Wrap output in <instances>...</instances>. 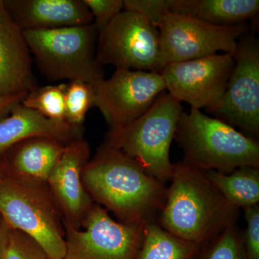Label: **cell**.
Masks as SVG:
<instances>
[{
	"label": "cell",
	"instance_id": "cell-1",
	"mask_svg": "<svg viewBox=\"0 0 259 259\" xmlns=\"http://www.w3.org/2000/svg\"><path fill=\"white\" fill-rule=\"evenodd\" d=\"M81 179L93 202L113 213L118 222L143 226L158 222L166 185L117 148L104 142L83 168Z\"/></svg>",
	"mask_w": 259,
	"mask_h": 259
},
{
	"label": "cell",
	"instance_id": "cell-2",
	"mask_svg": "<svg viewBox=\"0 0 259 259\" xmlns=\"http://www.w3.org/2000/svg\"><path fill=\"white\" fill-rule=\"evenodd\" d=\"M170 181L158 220L163 229L206 246L236 223L239 209L226 200L207 172L182 161L174 163Z\"/></svg>",
	"mask_w": 259,
	"mask_h": 259
},
{
	"label": "cell",
	"instance_id": "cell-3",
	"mask_svg": "<svg viewBox=\"0 0 259 259\" xmlns=\"http://www.w3.org/2000/svg\"><path fill=\"white\" fill-rule=\"evenodd\" d=\"M175 139L183 150V161L202 171L229 173L240 167H259L256 140L197 109L182 112Z\"/></svg>",
	"mask_w": 259,
	"mask_h": 259
},
{
	"label": "cell",
	"instance_id": "cell-4",
	"mask_svg": "<svg viewBox=\"0 0 259 259\" xmlns=\"http://www.w3.org/2000/svg\"><path fill=\"white\" fill-rule=\"evenodd\" d=\"M182 112L181 102L164 92L137 120L125 127L110 130L105 143L125 153L149 176L165 184L173 174L170 148Z\"/></svg>",
	"mask_w": 259,
	"mask_h": 259
},
{
	"label": "cell",
	"instance_id": "cell-5",
	"mask_svg": "<svg viewBox=\"0 0 259 259\" xmlns=\"http://www.w3.org/2000/svg\"><path fill=\"white\" fill-rule=\"evenodd\" d=\"M0 215L10 229L36 241L51 259H64L63 216L47 183L5 175L0 180Z\"/></svg>",
	"mask_w": 259,
	"mask_h": 259
},
{
	"label": "cell",
	"instance_id": "cell-6",
	"mask_svg": "<svg viewBox=\"0 0 259 259\" xmlns=\"http://www.w3.org/2000/svg\"><path fill=\"white\" fill-rule=\"evenodd\" d=\"M23 33L37 67L48 79L94 84L105 79L103 66L96 59L99 34L93 23Z\"/></svg>",
	"mask_w": 259,
	"mask_h": 259
},
{
	"label": "cell",
	"instance_id": "cell-7",
	"mask_svg": "<svg viewBox=\"0 0 259 259\" xmlns=\"http://www.w3.org/2000/svg\"><path fill=\"white\" fill-rule=\"evenodd\" d=\"M248 28L246 23L215 26L186 15L168 13L158 28L161 71L167 65L214 55L218 51L233 54Z\"/></svg>",
	"mask_w": 259,
	"mask_h": 259
},
{
	"label": "cell",
	"instance_id": "cell-8",
	"mask_svg": "<svg viewBox=\"0 0 259 259\" xmlns=\"http://www.w3.org/2000/svg\"><path fill=\"white\" fill-rule=\"evenodd\" d=\"M96 59L102 66L161 73L158 29L142 15L123 10L99 34Z\"/></svg>",
	"mask_w": 259,
	"mask_h": 259
},
{
	"label": "cell",
	"instance_id": "cell-9",
	"mask_svg": "<svg viewBox=\"0 0 259 259\" xmlns=\"http://www.w3.org/2000/svg\"><path fill=\"white\" fill-rule=\"evenodd\" d=\"M64 259H137L144 236L143 226L127 225L112 219L107 209L93 204L76 229L63 220Z\"/></svg>",
	"mask_w": 259,
	"mask_h": 259
},
{
	"label": "cell",
	"instance_id": "cell-10",
	"mask_svg": "<svg viewBox=\"0 0 259 259\" xmlns=\"http://www.w3.org/2000/svg\"><path fill=\"white\" fill-rule=\"evenodd\" d=\"M91 86L93 107L100 110L110 130L137 120L166 90L160 73L124 69H116L110 79Z\"/></svg>",
	"mask_w": 259,
	"mask_h": 259
},
{
	"label": "cell",
	"instance_id": "cell-11",
	"mask_svg": "<svg viewBox=\"0 0 259 259\" xmlns=\"http://www.w3.org/2000/svg\"><path fill=\"white\" fill-rule=\"evenodd\" d=\"M233 66L226 92L207 112L228 125L259 134V44L253 35H243L233 54Z\"/></svg>",
	"mask_w": 259,
	"mask_h": 259
},
{
	"label": "cell",
	"instance_id": "cell-12",
	"mask_svg": "<svg viewBox=\"0 0 259 259\" xmlns=\"http://www.w3.org/2000/svg\"><path fill=\"white\" fill-rule=\"evenodd\" d=\"M235 61L233 54H214L165 66L161 74L166 90L192 108L214 106L224 95Z\"/></svg>",
	"mask_w": 259,
	"mask_h": 259
},
{
	"label": "cell",
	"instance_id": "cell-13",
	"mask_svg": "<svg viewBox=\"0 0 259 259\" xmlns=\"http://www.w3.org/2000/svg\"><path fill=\"white\" fill-rule=\"evenodd\" d=\"M90 158V147L86 140L81 138L71 141L66 145L47 182L63 220L76 229H81L95 204L81 179Z\"/></svg>",
	"mask_w": 259,
	"mask_h": 259
},
{
	"label": "cell",
	"instance_id": "cell-14",
	"mask_svg": "<svg viewBox=\"0 0 259 259\" xmlns=\"http://www.w3.org/2000/svg\"><path fill=\"white\" fill-rule=\"evenodd\" d=\"M23 31L91 25L94 18L83 0H3Z\"/></svg>",
	"mask_w": 259,
	"mask_h": 259
},
{
	"label": "cell",
	"instance_id": "cell-15",
	"mask_svg": "<svg viewBox=\"0 0 259 259\" xmlns=\"http://www.w3.org/2000/svg\"><path fill=\"white\" fill-rule=\"evenodd\" d=\"M23 30L0 0V95L30 93L37 88Z\"/></svg>",
	"mask_w": 259,
	"mask_h": 259
},
{
	"label": "cell",
	"instance_id": "cell-16",
	"mask_svg": "<svg viewBox=\"0 0 259 259\" xmlns=\"http://www.w3.org/2000/svg\"><path fill=\"white\" fill-rule=\"evenodd\" d=\"M83 125L51 120L20 104L0 120V158L15 145L26 139L45 137L68 144L83 138Z\"/></svg>",
	"mask_w": 259,
	"mask_h": 259
},
{
	"label": "cell",
	"instance_id": "cell-17",
	"mask_svg": "<svg viewBox=\"0 0 259 259\" xmlns=\"http://www.w3.org/2000/svg\"><path fill=\"white\" fill-rule=\"evenodd\" d=\"M66 145L45 137L25 140L1 158L5 175L28 182L47 183Z\"/></svg>",
	"mask_w": 259,
	"mask_h": 259
},
{
	"label": "cell",
	"instance_id": "cell-18",
	"mask_svg": "<svg viewBox=\"0 0 259 259\" xmlns=\"http://www.w3.org/2000/svg\"><path fill=\"white\" fill-rule=\"evenodd\" d=\"M258 0H175L171 13L215 26L246 23L258 15Z\"/></svg>",
	"mask_w": 259,
	"mask_h": 259
},
{
	"label": "cell",
	"instance_id": "cell-19",
	"mask_svg": "<svg viewBox=\"0 0 259 259\" xmlns=\"http://www.w3.org/2000/svg\"><path fill=\"white\" fill-rule=\"evenodd\" d=\"M205 246L179 238L158 222L145 225L137 259H201Z\"/></svg>",
	"mask_w": 259,
	"mask_h": 259
},
{
	"label": "cell",
	"instance_id": "cell-20",
	"mask_svg": "<svg viewBox=\"0 0 259 259\" xmlns=\"http://www.w3.org/2000/svg\"><path fill=\"white\" fill-rule=\"evenodd\" d=\"M206 172L223 197L237 209L258 204L259 167H240L229 173Z\"/></svg>",
	"mask_w": 259,
	"mask_h": 259
},
{
	"label": "cell",
	"instance_id": "cell-21",
	"mask_svg": "<svg viewBox=\"0 0 259 259\" xmlns=\"http://www.w3.org/2000/svg\"><path fill=\"white\" fill-rule=\"evenodd\" d=\"M67 83L42 87L28 93L22 105L44 117L56 121H66L65 95Z\"/></svg>",
	"mask_w": 259,
	"mask_h": 259
},
{
	"label": "cell",
	"instance_id": "cell-22",
	"mask_svg": "<svg viewBox=\"0 0 259 259\" xmlns=\"http://www.w3.org/2000/svg\"><path fill=\"white\" fill-rule=\"evenodd\" d=\"M201 259H248L236 223L228 227L206 245Z\"/></svg>",
	"mask_w": 259,
	"mask_h": 259
},
{
	"label": "cell",
	"instance_id": "cell-23",
	"mask_svg": "<svg viewBox=\"0 0 259 259\" xmlns=\"http://www.w3.org/2000/svg\"><path fill=\"white\" fill-rule=\"evenodd\" d=\"M91 107H93L91 84L79 80L70 81L65 95L66 122L71 125L82 126Z\"/></svg>",
	"mask_w": 259,
	"mask_h": 259
},
{
	"label": "cell",
	"instance_id": "cell-24",
	"mask_svg": "<svg viewBox=\"0 0 259 259\" xmlns=\"http://www.w3.org/2000/svg\"><path fill=\"white\" fill-rule=\"evenodd\" d=\"M4 259H51L36 241L25 233L10 229Z\"/></svg>",
	"mask_w": 259,
	"mask_h": 259
},
{
	"label": "cell",
	"instance_id": "cell-25",
	"mask_svg": "<svg viewBox=\"0 0 259 259\" xmlns=\"http://www.w3.org/2000/svg\"><path fill=\"white\" fill-rule=\"evenodd\" d=\"M175 0H124V10L142 15L155 28L171 13Z\"/></svg>",
	"mask_w": 259,
	"mask_h": 259
},
{
	"label": "cell",
	"instance_id": "cell-26",
	"mask_svg": "<svg viewBox=\"0 0 259 259\" xmlns=\"http://www.w3.org/2000/svg\"><path fill=\"white\" fill-rule=\"evenodd\" d=\"M93 15L94 25L98 34L124 10L123 0H83Z\"/></svg>",
	"mask_w": 259,
	"mask_h": 259
},
{
	"label": "cell",
	"instance_id": "cell-27",
	"mask_svg": "<svg viewBox=\"0 0 259 259\" xmlns=\"http://www.w3.org/2000/svg\"><path fill=\"white\" fill-rule=\"evenodd\" d=\"M246 230L243 236L248 259H259V204L243 209Z\"/></svg>",
	"mask_w": 259,
	"mask_h": 259
},
{
	"label": "cell",
	"instance_id": "cell-28",
	"mask_svg": "<svg viewBox=\"0 0 259 259\" xmlns=\"http://www.w3.org/2000/svg\"><path fill=\"white\" fill-rule=\"evenodd\" d=\"M28 95V93L11 95H0V120L9 115L15 107L22 104Z\"/></svg>",
	"mask_w": 259,
	"mask_h": 259
},
{
	"label": "cell",
	"instance_id": "cell-29",
	"mask_svg": "<svg viewBox=\"0 0 259 259\" xmlns=\"http://www.w3.org/2000/svg\"><path fill=\"white\" fill-rule=\"evenodd\" d=\"M10 228L0 215V259H4Z\"/></svg>",
	"mask_w": 259,
	"mask_h": 259
},
{
	"label": "cell",
	"instance_id": "cell-30",
	"mask_svg": "<svg viewBox=\"0 0 259 259\" xmlns=\"http://www.w3.org/2000/svg\"><path fill=\"white\" fill-rule=\"evenodd\" d=\"M5 175V166L4 161L2 158H0V180Z\"/></svg>",
	"mask_w": 259,
	"mask_h": 259
}]
</instances>
